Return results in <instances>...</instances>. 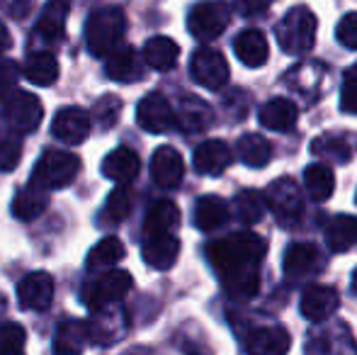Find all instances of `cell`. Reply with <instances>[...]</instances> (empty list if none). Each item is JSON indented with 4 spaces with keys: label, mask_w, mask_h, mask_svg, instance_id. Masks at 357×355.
<instances>
[{
    "label": "cell",
    "mask_w": 357,
    "mask_h": 355,
    "mask_svg": "<svg viewBox=\"0 0 357 355\" xmlns=\"http://www.w3.org/2000/svg\"><path fill=\"white\" fill-rule=\"evenodd\" d=\"M139 168H142V163H139L137 151H132V149H127V146L114 149L102 161L105 178L114 180V183H119V185L132 183V180L139 176Z\"/></svg>",
    "instance_id": "24"
},
{
    "label": "cell",
    "mask_w": 357,
    "mask_h": 355,
    "mask_svg": "<svg viewBox=\"0 0 357 355\" xmlns=\"http://www.w3.org/2000/svg\"><path fill=\"white\" fill-rule=\"evenodd\" d=\"M309 355H357V346L345 326L326 328L319 338L309 343Z\"/></svg>",
    "instance_id": "26"
},
{
    "label": "cell",
    "mask_w": 357,
    "mask_h": 355,
    "mask_svg": "<svg viewBox=\"0 0 357 355\" xmlns=\"http://www.w3.org/2000/svg\"><path fill=\"white\" fill-rule=\"evenodd\" d=\"M90 114L83 107H63L56 112L52 124V134L61 139L63 144H80L88 139L90 134Z\"/></svg>",
    "instance_id": "13"
},
{
    "label": "cell",
    "mask_w": 357,
    "mask_h": 355,
    "mask_svg": "<svg viewBox=\"0 0 357 355\" xmlns=\"http://www.w3.org/2000/svg\"><path fill=\"white\" fill-rule=\"evenodd\" d=\"M17 76H20L17 63L10 61V59H0V98L3 100H8L13 93H17V90H15Z\"/></svg>",
    "instance_id": "44"
},
{
    "label": "cell",
    "mask_w": 357,
    "mask_h": 355,
    "mask_svg": "<svg viewBox=\"0 0 357 355\" xmlns=\"http://www.w3.org/2000/svg\"><path fill=\"white\" fill-rule=\"evenodd\" d=\"M5 8L13 17H27L29 10H32V0H8Z\"/></svg>",
    "instance_id": "47"
},
{
    "label": "cell",
    "mask_w": 357,
    "mask_h": 355,
    "mask_svg": "<svg viewBox=\"0 0 357 355\" xmlns=\"http://www.w3.org/2000/svg\"><path fill=\"white\" fill-rule=\"evenodd\" d=\"M85 338H88V324L66 322L56 333L54 355H80V348H83Z\"/></svg>",
    "instance_id": "36"
},
{
    "label": "cell",
    "mask_w": 357,
    "mask_h": 355,
    "mask_svg": "<svg viewBox=\"0 0 357 355\" xmlns=\"http://www.w3.org/2000/svg\"><path fill=\"white\" fill-rule=\"evenodd\" d=\"M248 355H287L291 346V338L282 326H263L255 328L243 341Z\"/></svg>",
    "instance_id": "14"
},
{
    "label": "cell",
    "mask_w": 357,
    "mask_h": 355,
    "mask_svg": "<svg viewBox=\"0 0 357 355\" xmlns=\"http://www.w3.org/2000/svg\"><path fill=\"white\" fill-rule=\"evenodd\" d=\"M47 207H49L47 192H44L42 188H37V185L20 188L17 195H15V202H13L15 217L22 219V222H32V219H37Z\"/></svg>",
    "instance_id": "32"
},
{
    "label": "cell",
    "mask_w": 357,
    "mask_h": 355,
    "mask_svg": "<svg viewBox=\"0 0 357 355\" xmlns=\"http://www.w3.org/2000/svg\"><path fill=\"white\" fill-rule=\"evenodd\" d=\"M231 20V8L224 0H202L188 15V29L199 42H212L226 29Z\"/></svg>",
    "instance_id": "5"
},
{
    "label": "cell",
    "mask_w": 357,
    "mask_h": 355,
    "mask_svg": "<svg viewBox=\"0 0 357 355\" xmlns=\"http://www.w3.org/2000/svg\"><path fill=\"white\" fill-rule=\"evenodd\" d=\"M304 188L316 202H326V199L333 195L335 178L326 163H311L304 171Z\"/></svg>",
    "instance_id": "35"
},
{
    "label": "cell",
    "mask_w": 357,
    "mask_h": 355,
    "mask_svg": "<svg viewBox=\"0 0 357 355\" xmlns=\"http://www.w3.org/2000/svg\"><path fill=\"white\" fill-rule=\"evenodd\" d=\"M137 117H139V124L151 134H163L175 124L173 107H170V103L165 100V95H160V93L146 95L142 103H139Z\"/></svg>",
    "instance_id": "11"
},
{
    "label": "cell",
    "mask_w": 357,
    "mask_h": 355,
    "mask_svg": "<svg viewBox=\"0 0 357 355\" xmlns=\"http://www.w3.org/2000/svg\"><path fill=\"white\" fill-rule=\"evenodd\" d=\"M8 47H10V32H8V27L0 22V54H3Z\"/></svg>",
    "instance_id": "48"
},
{
    "label": "cell",
    "mask_w": 357,
    "mask_h": 355,
    "mask_svg": "<svg viewBox=\"0 0 357 355\" xmlns=\"http://www.w3.org/2000/svg\"><path fill=\"white\" fill-rule=\"evenodd\" d=\"M180 227V209L170 199H160L149 209L144 222L146 236H155V234H173Z\"/></svg>",
    "instance_id": "27"
},
{
    "label": "cell",
    "mask_w": 357,
    "mask_h": 355,
    "mask_svg": "<svg viewBox=\"0 0 357 355\" xmlns=\"http://www.w3.org/2000/svg\"><path fill=\"white\" fill-rule=\"evenodd\" d=\"M132 285H134V280L127 270L112 268L105 275H100V278L85 289V304H88L90 309H95V312L105 309V307H109V304L119 302V299L132 289Z\"/></svg>",
    "instance_id": "6"
},
{
    "label": "cell",
    "mask_w": 357,
    "mask_h": 355,
    "mask_svg": "<svg viewBox=\"0 0 357 355\" xmlns=\"http://www.w3.org/2000/svg\"><path fill=\"white\" fill-rule=\"evenodd\" d=\"M265 199H268V207L275 212V217L287 227L299 222L301 212H304L301 192L291 178H280L275 183H270V188L265 190Z\"/></svg>",
    "instance_id": "7"
},
{
    "label": "cell",
    "mask_w": 357,
    "mask_h": 355,
    "mask_svg": "<svg viewBox=\"0 0 357 355\" xmlns=\"http://www.w3.org/2000/svg\"><path fill=\"white\" fill-rule=\"evenodd\" d=\"M80 171V158L68 151H44L34 166L32 185L42 190H61L73 183Z\"/></svg>",
    "instance_id": "4"
},
{
    "label": "cell",
    "mask_w": 357,
    "mask_h": 355,
    "mask_svg": "<svg viewBox=\"0 0 357 355\" xmlns=\"http://www.w3.org/2000/svg\"><path fill=\"white\" fill-rule=\"evenodd\" d=\"M282 268L289 280H301L314 270L324 268V258H321V251L314 243H291L284 251Z\"/></svg>",
    "instance_id": "16"
},
{
    "label": "cell",
    "mask_w": 357,
    "mask_h": 355,
    "mask_svg": "<svg viewBox=\"0 0 357 355\" xmlns=\"http://www.w3.org/2000/svg\"><path fill=\"white\" fill-rule=\"evenodd\" d=\"M144 261L155 270H168L175 266L180 253V241L173 234H155V236H146L144 241Z\"/></svg>",
    "instance_id": "19"
},
{
    "label": "cell",
    "mask_w": 357,
    "mask_h": 355,
    "mask_svg": "<svg viewBox=\"0 0 357 355\" xmlns=\"http://www.w3.org/2000/svg\"><path fill=\"white\" fill-rule=\"evenodd\" d=\"M22 156V142L13 134L0 137V171H13Z\"/></svg>",
    "instance_id": "42"
},
{
    "label": "cell",
    "mask_w": 357,
    "mask_h": 355,
    "mask_svg": "<svg viewBox=\"0 0 357 355\" xmlns=\"http://www.w3.org/2000/svg\"><path fill=\"white\" fill-rule=\"evenodd\" d=\"M229 217V207L221 197L216 195H204L197 199V207H195V222L202 232H214Z\"/></svg>",
    "instance_id": "34"
},
{
    "label": "cell",
    "mask_w": 357,
    "mask_h": 355,
    "mask_svg": "<svg viewBox=\"0 0 357 355\" xmlns=\"http://www.w3.org/2000/svg\"><path fill=\"white\" fill-rule=\"evenodd\" d=\"M231 163H234V153L219 139L204 142L195 149V171L202 173V176H219Z\"/></svg>",
    "instance_id": "17"
},
{
    "label": "cell",
    "mask_w": 357,
    "mask_h": 355,
    "mask_svg": "<svg viewBox=\"0 0 357 355\" xmlns=\"http://www.w3.org/2000/svg\"><path fill=\"white\" fill-rule=\"evenodd\" d=\"M100 314H95V319L88 324V338L100 346H109V343L119 341L124 336V328H127V319H124V312L114 309V312H107L105 309H98Z\"/></svg>",
    "instance_id": "21"
},
{
    "label": "cell",
    "mask_w": 357,
    "mask_h": 355,
    "mask_svg": "<svg viewBox=\"0 0 357 355\" xmlns=\"http://www.w3.org/2000/svg\"><path fill=\"white\" fill-rule=\"evenodd\" d=\"M151 176H153L155 185H160V188H165V190L178 188L180 180L185 176L183 156H180L173 146L155 149L153 158H151Z\"/></svg>",
    "instance_id": "15"
},
{
    "label": "cell",
    "mask_w": 357,
    "mask_h": 355,
    "mask_svg": "<svg viewBox=\"0 0 357 355\" xmlns=\"http://www.w3.org/2000/svg\"><path fill=\"white\" fill-rule=\"evenodd\" d=\"M340 107L348 114H357V63L348 68L343 76V90H340Z\"/></svg>",
    "instance_id": "43"
},
{
    "label": "cell",
    "mask_w": 357,
    "mask_h": 355,
    "mask_svg": "<svg viewBox=\"0 0 357 355\" xmlns=\"http://www.w3.org/2000/svg\"><path fill=\"white\" fill-rule=\"evenodd\" d=\"M134 207V199H132V192H129L124 185H119V188H114L112 192H109L107 202H105L102 207V222L105 224H119L124 222V219L129 217V212H132Z\"/></svg>",
    "instance_id": "37"
},
{
    "label": "cell",
    "mask_w": 357,
    "mask_h": 355,
    "mask_svg": "<svg viewBox=\"0 0 357 355\" xmlns=\"http://www.w3.org/2000/svg\"><path fill=\"white\" fill-rule=\"evenodd\" d=\"M316 29H319V20L311 13L309 8L299 5V8H291L282 20L275 27L278 34V42L289 56H301V54L311 52L316 42Z\"/></svg>",
    "instance_id": "2"
},
{
    "label": "cell",
    "mask_w": 357,
    "mask_h": 355,
    "mask_svg": "<svg viewBox=\"0 0 357 355\" xmlns=\"http://www.w3.org/2000/svg\"><path fill=\"white\" fill-rule=\"evenodd\" d=\"M234 52L238 61H243L248 68H258L268 61L270 47L268 39L260 29H243L238 37L234 39Z\"/></svg>",
    "instance_id": "23"
},
{
    "label": "cell",
    "mask_w": 357,
    "mask_h": 355,
    "mask_svg": "<svg viewBox=\"0 0 357 355\" xmlns=\"http://www.w3.org/2000/svg\"><path fill=\"white\" fill-rule=\"evenodd\" d=\"M66 17H68V0H49V3L44 5L42 15H39L37 34H42L44 39L56 42V39L63 37Z\"/></svg>",
    "instance_id": "28"
},
{
    "label": "cell",
    "mask_w": 357,
    "mask_h": 355,
    "mask_svg": "<svg viewBox=\"0 0 357 355\" xmlns=\"http://www.w3.org/2000/svg\"><path fill=\"white\" fill-rule=\"evenodd\" d=\"M44 117V107L39 103L37 95L24 93V90H17L13 93L8 100H5V119L8 124L20 134H29L39 127Z\"/></svg>",
    "instance_id": "8"
},
{
    "label": "cell",
    "mask_w": 357,
    "mask_h": 355,
    "mask_svg": "<svg viewBox=\"0 0 357 355\" xmlns=\"http://www.w3.org/2000/svg\"><path fill=\"white\" fill-rule=\"evenodd\" d=\"M338 304H340L338 289L331 287V285H314V287L304 289L299 309L304 314V319H309V322H326L338 309Z\"/></svg>",
    "instance_id": "12"
},
{
    "label": "cell",
    "mask_w": 357,
    "mask_h": 355,
    "mask_svg": "<svg viewBox=\"0 0 357 355\" xmlns=\"http://www.w3.org/2000/svg\"><path fill=\"white\" fill-rule=\"evenodd\" d=\"M265 207H268V199L258 190H241L238 197H236V212H238V219L243 224L260 222L265 214Z\"/></svg>",
    "instance_id": "39"
},
{
    "label": "cell",
    "mask_w": 357,
    "mask_h": 355,
    "mask_svg": "<svg viewBox=\"0 0 357 355\" xmlns=\"http://www.w3.org/2000/svg\"><path fill=\"white\" fill-rule=\"evenodd\" d=\"M27 333L20 324H5L0 328V355H24Z\"/></svg>",
    "instance_id": "41"
},
{
    "label": "cell",
    "mask_w": 357,
    "mask_h": 355,
    "mask_svg": "<svg viewBox=\"0 0 357 355\" xmlns=\"http://www.w3.org/2000/svg\"><path fill=\"white\" fill-rule=\"evenodd\" d=\"M180 47L170 37H153L144 47V61L155 71H170L178 63Z\"/></svg>",
    "instance_id": "29"
},
{
    "label": "cell",
    "mask_w": 357,
    "mask_h": 355,
    "mask_svg": "<svg viewBox=\"0 0 357 355\" xmlns=\"http://www.w3.org/2000/svg\"><path fill=\"white\" fill-rule=\"evenodd\" d=\"M270 5V0H241V15L245 17H255V15L265 13Z\"/></svg>",
    "instance_id": "46"
},
{
    "label": "cell",
    "mask_w": 357,
    "mask_h": 355,
    "mask_svg": "<svg viewBox=\"0 0 357 355\" xmlns=\"http://www.w3.org/2000/svg\"><path fill=\"white\" fill-rule=\"evenodd\" d=\"M127 32V17L119 8H102L90 15L85 24V42L90 54L95 56H109Z\"/></svg>",
    "instance_id": "3"
},
{
    "label": "cell",
    "mask_w": 357,
    "mask_h": 355,
    "mask_svg": "<svg viewBox=\"0 0 357 355\" xmlns=\"http://www.w3.org/2000/svg\"><path fill=\"white\" fill-rule=\"evenodd\" d=\"M54 292H56V285L47 270L29 273L17 287L20 304L24 309H32V312H47L54 302Z\"/></svg>",
    "instance_id": "10"
},
{
    "label": "cell",
    "mask_w": 357,
    "mask_h": 355,
    "mask_svg": "<svg viewBox=\"0 0 357 355\" xmlns=\"http://www.w3.org/2000/svg\"><path fill=\"white\" fill-rule=\"evenodd\" d=\"M357 241V219L338 214L326 224V243L333 253H343Z\"/></svg>",
    "instance_id": "31"
},
{
    "label": "cell",
    "mask_w": 357,
    "mask_h": 355,
    "mask_svg": "<svg viewBox=\"0 0 357 355\" xmlns=\"http://www.w3.org/2000/svg\"><path fill=\"white\" fill-rule=\"evenodd\" d=\"M268 241L253 232H238L209 243L207 261L221 275L224 289L234 299H253L260 292V263Z\"/></svg>",
    "instance_id": "1"
},
{
    "label": "cell",
    "mask_w": 357,
    "mask_h": 355,
    "mask_svg": "<svg viewBox=\"0 0 357 355\" xmlns=\"http://www.w3.org/2000/svg\"><path fill=\"white\" fill-rule=\"evenodd\" d=\"M122 114V100L117 95H102L93 107V119L100 129H112Z\"/></svg>",
    "instance_id": "40"
},
{
    "label": "cell",
    "mask_w": 357,
    "mask_h": 355,
    "mask_svg": "<svg viewBox=\"0 0 357 355\" xmlns=\"http://www.w3.org/2000/svg\"><path fill=\"white\" fill-rule=\"evenodd\" d=\"M5 307H8V302H5V297L0 294V314H5Z\"/></svg>",
    "instance_id": "49"
},
{
    "label": "cell",
    "mask_w": 357,
    "mask_h": 355,
    "mask_svg": "<svg viewBox=\"0 0 357 355\" xmlns=\"http://www.w3.org/2000/svg\"><path fill=\"white\" fill-rule=\"evenodd\" d=\"M296 117H299L296 105L284 98H273L270 103H265L260 107V122L268 129H273V132H289V129H294Z\"/></svg>",
    "instance_id": "25"
},
{
    "label": "cell",
    "mask_w": 357,
    "mask_h": 355,
    "mask_svg": "<svg viewBox=\"0 0 357 355\" xmlns=\"http://www.w3.org/2000/svg\"><path fill=\"white\" fill-rule=\"evenodd\" d=\"M124 258V243L117 236H105L98 246L90 251L88 266L90 268H112Z\"/></svg>",
    "instance_id": "38"
},
{
    "label": "cell",
    "mask_w": 357,
    "mask_h": 355,
    "mask_svg": "<svg viewBox=\"0 0 357 355\" xmlns=\"http://www.w3.org/2000/svg\"><path fill=\"white\" fill-rule=\"evenodd\" d=\"M175 124L183 129L185 134H197L212 124V109L204 100L188 95V98L180 100L178 112H175Z\"/></svg>",
    "instance_id": "22"
},
{
    "label": "cell",
    "mask_w": 357,
    "mask_h": 355,
    "mask_svg": "<svg viewBox=\"0 0 357 355\" xmlns=\"http://www.w3.org/2000/svg\"><path fill=\"white\" fill-rule=\"evenodd\" d=\"M190 73L207 90H221L229 83V63L216 49H197L190 61Z\"/></svg>",
    "instance_id": "9"
},
{
    "label": "cell",
    "mask_w": 357,
    "mask_h": 355,
    "mask_svg": "<svg viewBox=\"0 0 357 355\" xmlns=\"http://www.w3.org/2000/svg\"><path fill=\"white\" fill-rule=\"evenodd\" d=\"M335 37H338V42L343 47L357 49V13L343 15V20L338 22V29H335Z\"/></svg>",
    "instance_id": "45"
},
{
    "label": "cell",
    "mask_w": 357,
    "mask_h": 355,
    "mask_svg": "<svg viewBox=\"0 0 357 355\" xmlns=\"http://www.w3.org/2000/svg\"><path fill=\"white\" fill-rule=\"evenodd\" d=\"M238 158L250 168H263L270 163V156H273V146L270 142L263 137V134H243L238 139Z\"/></svg>",
    "instance_id": "33"
},
{
    "label": "cell",
    "mask_w": 357,
    "mask_h": 355,
    "mask_svg": "<svg viewBox=\"0 0 357 355\" xmlns=\"http://www.w3.org/2000/svg\"><path fill=\"white\" fill-rule=\"evenodd\" d=\"M105 71L112 81L119 83H137L144 76V63L139 59V54L132 47L114 49L105 61Z\"/></svg>",
    "instance_id": "20"
},
{
    "label": "cell",
    "mask_w": 357,
    "mask_h": 355,
    "mask_svg": "<svg viewBox=\"0 0 357 355\" xmlns=\"http://www.w3.org/2000/svg\"><path fill=\"white\" fill-rule=\"evenodd\" d=\"M24 78H27L29 83H34V86H52V83H56L59 78V61L54 54L49 52H37L32 54V56L24 61V68H22Z\"/></svg>",
    "instance_id": "30"
},
{
    "label": "cell",
    "mask_w": 357,
    "mask_h": 355,
    "mask_svg": "<svg viewBox=\"0 0 357 355\" xmlns=\"http://www.w3.org/2000/svg\"><path fill=\"white\" fill-rule=\"evenodd\" d=\"M353 289H355V294H357V268H355V273H353Z\"/></svg>",
    "instance_id": "50"
},
{
    "label": "cell",
    "mask_w": 357,
    "mask_h": 355,
    "mask_svg": "<svg viewBox=\"0 0 357 355\" xmlns=\"http://www.w3.org/2000/svg\"><path fill=\"white\" fill-rule=\"evenodd\" d=\"M311 151L321 158H331V161L348 163L357 151V134L350 132H328L321 134L319 139H314Z\"/></svg>",
    "instance_id": "18"
}]
</instances>
